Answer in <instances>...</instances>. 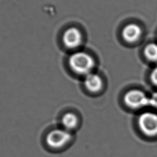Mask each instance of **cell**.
<instances>
[{
  "label": "cell",
  "mask_w": 157,
  "mask_h": 157,
  "mask_svg": "<svg viewBox=\"0 0 157 157\" xmlns=\"http://www.w3.org/2000/svg\"><path fill=\"white\" fill-rule=\"evenodd\" d=\"M71 68L76 73L85 74L90 73L94 67V60L92 57L85 52H77L73 53L69 59Z\"/></svg>",
  "instance_id": "6da1fadb"
},
{
  "label": "cell",
  "mask_w": 157,
  "mask_h": 157,
  "mask_svg": "<svg viewBox=\"0 0 157 157\" xmlns=\"http://www.w3.org/2000/svg\"><path fill=\"white\" fill-rule=\"evenodd\" d=\"M72 139V134L63 128L51 131L46 136L45 141L48 147L58 149L66 145Z\"/></svg>",
  "instance_id": "7a4b0ae2"
},
{
  "label": "cell",
  "mask_w": 157,
  "mask_h": 157,
  "mask_svg": "<svg viewBox=\"0 0 157 157\" xmlns=\"http://www.w3.org/2000/svg\"><path fill=\"white\" fill-rule=\"evenodd\" d=\"M140 130L146 135L153 136L157 135V115L151 112L141 114L138 120Z\"/></svg>",
  "instance_id": "3957f363"
},
{
  "label": "cell",
  "mask_w": 157,
  "mask_h": 157,
  "mask_svg": "<svg viewBox=\"0 0 157 157\" xmlns=\"http://www.w3.org/2000/svg\"><path fill=\"white\" fill-rule=\"evenodd\" d=\"M124 101L128 106L133 109L149 105V98L139 90H131L128 91L124 96Z\"/></svg>",
  "instance_id": "277c9868"
},
{
  "label": "cell",
  "mask_w": 157,
  "mask_h": 157,
  "mask_svg": "<svg viewBox=\"0 0 157 157\" xmlns=\"http://www.w3.org/2000/svg\"><path fill=\"white\" fill-rule=\"evenodd\" d=\"M63 42L64 45L70 48L78 47L82 40V34L75 28H70L67 29L63 35Z\"/></svg>",
  "instance_id": "5b68a950"
},
{
  "label": "cell",
  "mask_w": 157,
  "mask_h": 157,
  "mask_svg": "<svg viewBox=\"0 0 157 157\" xmlns=\"http://www.w3.org/2000/svg\"><path fill=\"white\" fill-rule=\"evenodd\" d=\"M142 30L139 26L134 23H130L125 26L122 31L124 39L128 42L136 41L141 36Z\"/></svg>",
  "instance_id": "8992f818"
},
{
  "label": "cell",
  "mask_w": 157,
  "mask_h": 157,
  "mask_svg": "<svg viewBox=\"0 0 157 157\" xmlns=\"http://www.w3.org/2000/svg\"><path fill=\"white\" fill-rule=\"evenodd\" d=\"M84 83L86 88L91 92H98L102 86V81L101 77L94 73H89L85 75Z\"/></svg>",
  "instance_id": "52a82bcc"
},
{
  "label": "cell",
  "mask_w": 157,
  "mask_h": 157,
  "mask_svg": "<svg viewBox=\"0 0 157 157\" xmlns=\"http://www.w3.org/2000/svg\"><path fill=\"white\" fill-rule=\"evenodd\" d=\"M61 124L63 129L71 132L77 127L78 118L73 113H67L61 118Z\"/></svg>",
  "instance_id": "ba28073f"
},
{
  "label": "cell",
  "mask_w": 157,
  "mask_h": 157,
  "mask_svg": "<svg viewBox=\"0 0 157 157\" xmlns=\"http://www.w3.org/2000/svg\"><path fill=\"white\" fill-rule=\"evenodd\" d=\"M144 55L146 58L152 61H157V44L151 43L144 48Z\"/></svg>",
  "instance_id": "9c48e42d"
},
{
  "label": "cell",
  "mask_w": 157,
  "mask_h": 157,
  "mask_svg": "<svg viewBox=\"0 0 157 157\" xmlns=\"http://www.w3.org/2000/svg\"><path fill=\"white\" fill-rule=\"evenodd\" d=\"M149 105L157 108V92L153 93L149 98Z\"/></svg>",
  "instance_id": "30bf717a"
},
{
  "label": "cell",
  "mask_w": 157,
  "mask_h": 157,
  "mask_svg": "<svg viewBox=\"0 0 157 157\" xmlns=\"http://www.w3.org/2000/svg\"><path fill=\"white\" fill-rule=\"evenodd\" d=\"M150 78L151 82L155 85H157V66L152 71L150 75Z\"/></svg>",
  "instance_id": "8fae6325"
}]
</instances>
